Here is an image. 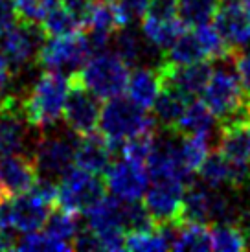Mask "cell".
Masks as SVG:
<instances>
[{
    "instance_id": "cell-2",
    "label": "cell",
    "mask_w": 250,
    "mask_h": 252,
    "mask_svg": "<svg viewBox=\"0 0 250 252\" xmlns=\"http://www.w3.org/2000/svg\"><path fill=\"white\" fill-rule=\"evenodd\" d=\"M155 126H156L155 116H151L146 109L138 107L129 98H122V94L109 98L107 103L101 105L99 124H97L101 134L111 144V149L134 134L153 131Z\"/></svg>"
},
{
    "instance_id": "cell-23",
    "label": "cell",
    "mask_w": 250,
    "mask_h": 252,
    "mask_svg": "<svg viewBox=\"0 0 250 252\" xmlns=\"http://www.w3.org/2000/svg\"><path fill=\"white\" fill-rule=\"evenodd\" d=\"M214 114L202 101L189 99L182 112L179 124L175 127V134H210L214 127Z\"/></svg>"
},
{
    "instance_id": "cell-8",
    "label": "cell",
    "mask_w": 250,
    "mask_h": 252,
    "mask_svg": "<svg viewBox=\"0 0 250 252\" xmlns=\"http://www.w3.org/2000/svg\"><path fill=\"white\" fill-rule=\"evenodd\" d=\"M101 101L85 87L76 74L68 76V94L62 109V120L76 136L94 133L99 124Z\"/></svg>"
},
{
    "instance_id": "cell-34",
    "label": "cell",
    "mask_w": 250,
    "mask_h": 252,
    "mask_svg": "<svg viewBox=\"0 0 250 252\" xmlns=\"http://www.w3.org/2000/svg\"><path fill=\"white\" fill-rule=\"evenodd\" d=\"M232 63L236 68L237 76L241 79V85L247 92H250V50H239L232 57Z\"/></svg>"
},
{
    "instance_id": "cell-39",
    "label": "cell",
    "mask_w": 250,
    "mask_h": 252,
    "mask_svg": "<svg viewBox=\"0 0 250 252\" xmlns=\"http://www.w3.org/2000/svg\"><path fill=\"white\" fill-rule=\"evenodd\" d=\"M92 2H114V0H92Z\"/></svg>"
},
{
    "instance_id": "cell-19",
    "label": "cell",
    "mask_w": 250,
    "mask_h": 252,
    "mask_svg": "<svg viewBox=\"0 0 250 252\" xmlns=\"http://www.w3.org/2000/svg\"><path fill=\"white\" fill-rule=\"evenodd\" d=\"M188 101H189V98H186L182 92H179L173 87L162 85L158 98H156V101H155L153 105V111H155V120L162 127L164 133L175 134V127L179 124V120H181L182 112L186 109Z\"/></svg>"
},
{
    "instance_id": "cell-1",
    "label": "cell",
    "mask_w": 250,
    "mask_h": 252,
    "mask_svg": "<svg viewBox=\"0 0 250 252\" xmlns=\"http://www.w3.org/2000/svg\"><path fill=\"white\" fill-rule=\"evenodd\" d=\"M68 94V77L61 72L44 70L28 91L21 94L22 112L31 129H54L62 118V109Z\"/></svg>"
},
{
    "instance_id": "cell-37",
    "label": "cell",
    "mask_w": 250,
    "mask_h": 252,
    "mask_svg": "<svg viewBox=\"0 0 250 252\" xmlns=\"http://www.w3.org/2000/svg\"><path fill=\"white\" fill-rule=\"evenodd\" d=\"M239 224L243 226L245 234H247V238H249V241H250V210H243L241 219H239Z\"/></svg>"
},
{
    "instance_id": "cell-4",
    "label": "cell",
    "mask_w": 250,
    "mask_h": 252,
    "mask_svg": "<svg viewBox=\"0 0 250 252\" xmlns=\"http://www.w3.org/2000/svg\"><path fill=\"white\" fill-rule=\"evenodd\" d=\"M92 46L85 32L72 35L46 37L35 56V64L42 70H54L61 74H74L92 56Z\"/></svg>"
},
{
    "instance_id": "cell-7",
    "label": "cell",
    "mask_w": 250,
    "mask_h": 252,
    "mask_svg": "<svg viewBox=\"0 0 250 252\" xmlns=\"http://www.w3.org/2000/svg\"><path fill=\"white\" fill-rule=\"evenodd\" d=\"M44 39L46 35L41 24L22 19L0 30V54L6 57L13 74L26 68L30 63H35V56Z\"/></svg>"
},
{
    "instance_id": "cell-14",
    "label": "cell",
    "mask_w": 250,
    "mask_h": 252,
    "mask_svg": "<svg viewBox=\"0 0 250 252\" xmlns=\"http://www.w3.org/2000/svg\"><path fill=\"white\" fill-rule=\"evenodd\" d=\"M39 182V171L30 153H11L0 158V191L13 197L31 189Z\"/></svg>"
},
{
    "instance_id": "cell-17",
    "label": "cell",
    "mask_w": 250,
    "mask_h": 252,
    "mask_svg": "<svg viewBox=\"0 0 250 252\" xmlns=\"http://www.w3.org/2000/svg\"><path fill=\"white\" fill-rule=\"evenodd\" d=\"M160 89L162 79L156 66H136L132 72H129V79L125 85L127 98L142 109H153Z\"/></svg>"
},
{
    "instance_id": "cell-28",
    "label": "cell",
    "mask_w": 250,
    "mask_h": 252,
    "mask_svg": "<svg viewBox=\"0 0 250 252\" xmlns=\"http://www.w3.org/2000/svg\"><path fill=\"white\" fill-rule=\"evenodd\" d=\"M44 232L52 236V238L59 239V241H64L72 245L74 239H76L77 232H79V214H74V212H66L62 208H56L52 212L50 210V216L44 223Z\"/></svg>"
},
{
    "instance_id": "cell-31",
    "label": "cell",
    "mask_w": 250,
    "mask_h": 252,
    "mask_svg": "<svg viewBox=\"0 0 250 252\" xmlns=\"http://www.w3.org/2000/svg\"><path fill=\"white\" fill-rule=\"evenodd\" d=\"M15 249L19 251H72V245L64 243V241H59V239L48 236L46 232H26L24 238H21L17 243H15Z\"/></svg>"
},
{
    "instance_id": "cell-35",
    "label": "cell",
    "mask_w": 250,
    "mask_h": 252,
    "mask_svg": "<svg viewBox=\"0 0 250 252\" xmlns=\"http://www.w3.org/2000/svg\"><path fill=\"white\" fill-rule=\"evenodd\" d=\"M19 19V9L13 0H0V30L15 24Z\"/></svg>"
},
{
    "instance_id": "cell-40",
    "label": "cell",
    "mask_w": 250,
    "mask_h": 252,
    "mask_svg": "<svg viewBox=\"0 0 250 252\" xmlns=\"http://www.w3.org/2000/svg\"><path fill=\"white\" fill-rule=\"evenodd\" d=\"M0 197H2V191H0Z\"/></svg>"
},
{
    "instance_id": "cell-9",
    "label": "cell",
    "mask_w": 250,
    "mask_h": 252,
    "mask_svg": "<svg viewBox=\"0 0 250 252\" xmlns=\"http://www.w3.org/2000/svg\"><path fill=\"white\" fill-rule=\"evenodd\" d=\"M186 184L177 179H151L144 193V206L155 224H179Z\"/></svg>"
},
{
    "instance_id": "cell-18",
    "label": "cell",
    "mask_w": 250,
    "mask_h": 252,
    "mask_svg": "<svg viewBox=\"0 0 250 252\" xmlns=\"http://www.w3.org/2000/svg\"><path fill=\"white\" fill-rule=\"evenodd\" d=\"M112 44H114V54L124 61L129 68L131 66H140L147 56L155 52H160L146 41V37L140 35L134 30V26H122L114 32L112 35Z\"/></svg>"
},
{
    "instance_id": "cell-10",
    "label": "cell",
    "mask_w": 250,
    "mask_h": 252,
    "mask_svg": "<svg viewBox=\"0 0 250 252\" xmlns=\"http://www.w3.org/2000/svg\"><path fill=\"white\" fill-rule=\"evenodd\" d=\"M201 96L202 103L208 107L216 118H221L222 114L232 111L245 96V89L236 68L232 70L228 66H221L212 72Z\"/></svg>"
},
{
    "instance_id": "cell-12",
    "label": "cell",
    "mask_w": 250,
    "mask_h": 252,
    "mask_svg": "<svg viewBox=\"0 0 250 252\" xmlns=\"http://www.w3.org/2000/svg\"><path fill=\"white\" fill-rule=\"evenodd\" d=\"M202 182L212 188L243 189L250 182V164H237L216 149L206 155L201 168L197 169Z\"/></svg>"
},
{
    "instance_id": "cell-32",
    "label": "cell",
    "mask_w": 250,
    "mask_h": 252,
    "mask_svg": "<svg viewBox=\"0 0 250 252\" xmlns=\"http://www.w3.org/2000/svg\"><path fill=\"white\" fill-rule=\"evenodd\" d=\"M149 0H114V7L118 13L122 26H134L144 19Z\"/></svg>"
},
{
    "instance_id": "cell-16",
    "label": "cell",
    "mask_w": 250,
    "mask_h": 252,
    "mask_svg": "<svg viewBox=\"0 0 250 252\" xmlns=\"http://www.w3.org/2000/svg\"><path fill=\"white\" fill-rule=\"evenodd\" d=\"M214 195L216 188L202 186L197 182H189L184 188V199H182V210L179 224L197 223L210 224L212 223V212H214Z\"/></svg>"
},
{
    "instance_id": "cell-30",
    "label": "cell",
    "mask_w": 250,
    "mask_h": 252,
    "mask_svg": "<svg viewBox=\"0 0 250 252\" xmlns=\"http://www.w3.org/2000/svg\"><path fill=\"white\" fill-rule=\"evenodd\" d=\"M210 153L208 134H181L179 155L189 173L201 168L202 160Z\"/></svg>"
},
{
    "instance_id": "cell-15",
    "label": "cell",
    "mask_w": 250,
    "mask_h": 252,
    "mask_svg": "<svg viewBox=\"0 0 250 252\" xmlns=\"http://www.w3.org/2000/svg\"><path fill=\"white\" fill-rule=\"evenodd\" d=\"M112 149L103 134L89 133L76 136L74 144V166L91 173L103 175L112 160Z\"/></svg>"
},
{
    "instance_id": "cell-21",
    "label": "cell",
    "mask_w": 250,
    "mask_h": 252,
    "mask_svg": "<svg viewBox=\"0 0 250 252\" xmlns=\"http://www.w3.org/2000/svg\"><path fill=\"white\" fill-rule=\"evenodd\" d=\"M164 59L175 64H189L197 61H210L206 48L202 44L195 28L184 30L181 35L173 41V44L166 50Z\"/></svg>"
},
{
    "instance_id": "cell-27",
    "label": "cell",
    "mask_w": 250,
    "mask_h": 252,
    "mask_svg": "<svg viewBox=\"0 0 250 252\" xmlns=\"http://www.w3.org/2000/svg\"><path fill=\"white\" fill-rule=\"evenodd\" d=\"M156 146V136L153 131H146V133L134 134L127 140H122L118 146L114 147V153H122L125 160L136 162L142 166H147V162L151 158V155Z\"/></svg>"
},
{
    "instance_id": "cell-29",
    "label": "cell",
    "mask_w": 250,
    "mask_h": 252,
    "mask_svg": "<svg viewBox=\"0 0 250 252\" xmlns=\"http://www.w3.org/2000/svg\"><path fill=\"white\" fill-rule=\"evenodd\" d=\"M219 0H179V17L186 28H197L214 21Z\"/></svg>"
},
{
    "instance_id": "cell-13",
    "label": "cell",
    "mask_w": 250,
    "mask_h": 252,
    "mask_svg": "<svg viewBox=\"0 0 250 252\" xmlns=\"http://www.w3.org/2000/svg\"><path fill=\"white\" fill-rule=\"evenodd\" d=\"M151 182L146 166L131 160H122L109 166L105 171L107 189L122 201H138L144 197Z\"/></svg>"
},
{
    "instance_id": "cell-36",
    "label": "cell",
    "mask_w": 250,
    "mask_h": 252,
    "mask_svg": "<svg viewBox=\"0 0 250 252\" xmlns=\"http://www.w3.org/2000/svg\"><path fill=\"white\" fill-rule=\"evenodd\" d=\"M11 76H13V70L9 63L6 61V57L0 54V96H4L9 89V83H11Z\"/></svg>"
},
{
    "instance_id": "cell-11",
    "label": "cell",
    "mask_w": 250,
    "mask_h": 252,
    "mask_svg": "<svg viewBox=\"0 0 250 252\" xmlns=\"http://www.w3.org/2000/svg\"><path fill=\"white\" fill-rule=\"evenodd\" d=\"M212 24L232 48L234 56L250 44V9L241 0H219Z\"/></svg>"
},
{
    "instance_id": "cell-6",
    "label": "cell",
    "mask_w": 250,
    "mask_h": 252,
    "mask_svg": "<svg viewBox=\"0 0 250 252\" xmlns=\"http://www.w3.org/2000/svg\"><path fill=\"white\" fill-rule=\"evenodd\" d=\"M41 133L33 146L31 158L39 171V179L57 182L68 169L74 168V133H50V129Z\"/></svg>"
},
{
    "instance_id": "cell-33",
    "label": "cell",
    "mask_w": 250,
    "mask_h": 252,
    "mask_svg": "<svg viewBox=\"0 0 250 252\" xmlns=\"http://www.w3.org/2000/svg\"><path fill=\"white\" fill-rule=\"evenodd\" d=\"M146 15L158 19L179 17V0H149Z\"/></svg>"
},
{
    "instance_id": "cell-26",
    "label": "cell",
    "mask_w": 250,
    "mask_h": 252,
    "mask_svg": "<svg viewBox=\"0 0 250 252\" xmlns=\"http://www.w3.org/2000/svg\"><path fill=\"white\" fill-rule=\"evenodd\" d=\"M212 234V251H247L250 249V241L239 223H216L210 224Z\"/></svg>"
},
{
    "instance_id": "cell-20",
    "label": "cell",
    "mask_w": 250,
    "mask_h": 252,
    "mask_svg": "<svg viewBox=\"0 0 250 252\" xmlns=\"http://www.w3.org/2000/svg\"><path fill=\"white\" fill-rule=\"evenodd\" d=\"M142 35L146 37L149 44L160 50L162 54L166 52L177 37L186 30L181 17H171V19H158V17H149L144 15L142 19Z\"/></svg>"
},
{
    "instance_id": "cell-24",
    "label": "cell",
    "mask_w": 250,
    "mask_h": 252,
    "mask_svg": "<svg viewBox=\"0 0 250 252\" xmlns=\"http://www.w3.org/2000/svg\"><path fill=\"white\" fill-rule=\"evenodd\" d=\"M217 149L237 164H250V127L219 129Z\"/></svg>"
},
{
    "instance_id": "cell-38",
    "label": "cell",
    "mask_w": 250,
    "mask_h": 252,
    "mask_svg": "<svg viewBox=\"0 0 250 252\" xmlns=\"http://www.w3.org/2000/svg\"><path fill=\"white\" fill-rule=\"evenodd\" d=\"M241 2H243L245 6H247V7H249V9H250V0H241Z\"/></svg>"
},
{
    "instance_id": "cell-3",
    "label": "cell",
    "mask_w": 250,
    "mask_h": 252,
    "mask_svg": "<svg viewBox=\"0 0 250 252\" xmlns=\"http://www.w3.org/2000/svg\"><path fill=\"white\" fill-rule=\"evenodd\" d=\"M79 81L99 99H109L125 92L129 79V66L114 52L92 54L77 72Z\"/></svg>"
},
{
    "instance_id": "cell-5",
    "label": "cell",
    "mask_w": 250,
    "mask_h": 252,
    "mask_svg": "<svg viewBox=\"0 0 250 252\" xmlns=\"http://www.w3.org/2000/svg\"><path fill=\"white\" fill-rule=\"evenodd\" d=\"M56 206L66 212L83 214L89 212L105 197L107 184L97 173L85 171L81 168L68 169L56 184Z\"/></svg>"
},
{
    "instance_id": "cell-25",
    "label": "cell",
    "mask_w": 250,
    "mask_h": 252,
    "mask_svg": "<svg viewBox=\"0 0 250 252\" xmlns=\"http://www.w3.org/2000/svg\"><path fill=\"white\" fill-rule=\"evenodd\" d=\"M173 251H189V252H206L212 251V234L210 224H177L171 243Z\"/></svg>"
},
{
    "instance_id": "cell-22",
    "label": "cell",
    "mask_w": 250,
    "mask_h": 252,
    "mask_svg": "<svg viewBox=\"0 0 250 252\" xmlns=\"http://www.w3.org/2000/svg\"><path fill=\"white\" fill-rule=\"evenodd\" d=\"M41 28L46 37H61V35H72L77 32H83V21L76 17L70 9L56 2L50 7L46 15L42 17Z\"/></svg>"
}]
</instances>
